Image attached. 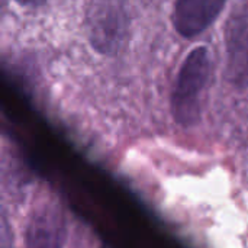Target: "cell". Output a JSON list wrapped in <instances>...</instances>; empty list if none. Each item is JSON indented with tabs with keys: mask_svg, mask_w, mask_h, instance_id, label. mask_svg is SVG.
<instances>
[{
	"mask_svg": "<svg viewBox=\"0 0 248 248\" xmlns=\"http://www.w3.org/2000/svg\"><path fill=\"white\" fill-rule=\"evenodd\" d=\"M208 77L209 52L205 46H198L186 57L173 89L171 109L180 125L192 126L199 121V96Z\"/></svg>",
	"mask_w": 248,
	"mask_h": 248,
	"instance_id": "6da1fadb",
	"label": "cell"
},
{
	"mask_svg": "<svg viewBox=\"0 0 248 248\" xmlns=\"http://www.w3.org/2000/svg\"><path fill=\"white\" fill-rule=\"evenodd\" d=\"M128 32L126 13L116 0H102L90 13V39L102 54H115L124 45Z\"/></svg>",
	"mask_w": 248,
	"mask_h": 248,
	"instance_id": "7a4b0ae2",
	"label": "cell"
},
{
	"mask_svg": "<svg viewBox=\"0 0 248 248\" xmlns=\"http://www.w3.org/2000/svg\"><path fill=\"white\" fill-rule=\"evenodd\" d=\"M227 80L238 87H248V4L240 6L225 28Z\"/></svg>",
	"mask_w": 248,
	"mask_h": 248,
	"instance_id": "3957f363",
	"label": "cell"
},
{
	"mask_svg": "<svg viewBox=\"0 0 248 248\" xmlns=\"http://www.w3.org/2000/svg\"><path fill=\"white\" fill-rule=\"evenodd\" d=\"M227 0H176L173 25L185 38H195L209 28Z\"/></svg>",
	"mask_w": 248,
	"mask_h": 248,
	"instance_id": "277c9868",
	"label": "cell"
},
{
	"mask_svg": "<svg viewBox=\"0 0 248 248\" xmlns=\"http://www.w3.org/2000/svg\"><path fill=\"white\" fill-rule=\"evenodd\" d=\"M65 221L55 206L36 211L26 228V248H62L65 243Z\"/></svg>",
	"mask_w": 248,
	"mask_h": 248,
	"instance_id": "5b68a950",
	"label": "cell"
},
{
	"mask_svg": "<svg viewBox=\"0 0 248 248\" xmlns=\"http://www.w3.org/2000/svg\"><path fill=\"white\" fill-rule=\"evenodd\" d=\"M16 1L19 4H23V6H38V4H42L46 0H16Z\"/></svg>",
	"mask_w": 248,
	"mask_h": 248,
	"instance_id": "8992f818",
	"label": "cell"
},
{
	"mask_svg": "<svg viewBox=\"0 0 248 248\" xmlns=\"http://www.w3.org/2000/svg\"><path fill=\"white\" fill-rule=\"evenodd\" d=\"M100 248H109V247H108V246H102V247H100Z\"/></svg>",
	"mask_w": 248,
	"mask_h": 248,
	"instance_id": "52a82bcc",
	"label": "cell"
}]
</instances>
